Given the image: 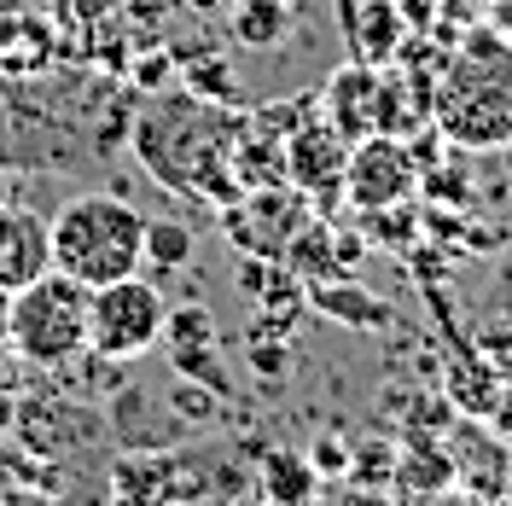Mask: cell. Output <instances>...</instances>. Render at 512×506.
Listing matches in <instances>:
<instances>
[{
    "label": "cell",
    "mask_w": 512,
    "mask_h": 506,
    "mask_svg": "<svg viewBox=\"0 0 512 506\" xmlns=\"http://www.w3.org/2000/svg\"><path fill=\"white\" fill-rule=\"evenodd\" d=\"M280 256H286V268H291L303 285L344 274V268H338V256H332V227H326V222H303V227L286 239V251H280Z\"/></svg>",
    "instance_id": "17"
},
{
    "label": "cell",
    "mask_w": 512,
    "mask_h": 506,
    "mask_svg": "<svg viewBox=\"0 0 512 506\" xmlns=\"http://www.w3.org/2000/svg\"><path fill=\"white\" fill-rule=\"evenodd\" d=\"M47 251L59 274L82 280L88 291L111 285L146 268V216L111 192H82L47 222Z\"/></svg>",
    "instance_id": "3"
},
{
    "label": "cell",
    "mask_w": 512,
    "mask_h": 506,
    "mask_svg": "<svg viewBox=\"0 0 512 506\" xmlns=\"http://www.w3.org/2000/svg\"><path fill=\"white\" fill-rule=\"evenodd\" d=\"M251 117H239L233 105H210L198 94H152V105L134 117V152L158 175L163 187L210 198V204H239L245 187L233 175V140L245 134Z\"/></svg>",
    "instance_id": "1"
},
{
    "label": "cell",
    "mask_w": 512,
    "mask_h": 506,
    "mask_svg": "<svg viewBox=\"0 0 512 506\" xmlns=\"http://www.w3.org/2000/svg\"><path fill=\"white\" fill-rule=\"evenodd\" d=\"M181 88L198 99H210V105H233V64L222 53H204V59L181 64Z\"/></svg>",
    "instance_id": "23"
},
{
    "label": "cell",
    "mask_w": 512,
    "mask_h": 506,
    "mask_svg": "<svg viewBox=\"0 0 512 506\" xmlns=\"http://www.w3.org/2000/svg\"><path fill=\"white\" fill-rule=\"evenodd\" d=\"M309 466L320 472V483H344V472H350V443L338 431H320L315 443H309Z\"/></svg>",
    "instance_id": "27"
},
{
    "label": "cell",
    "mask_w": 512,
    "mask_h": 506,
    "mask_svg": "<svg viewBox=\"0 0 512 506\" xmlns=\"http://www.w3.org/2000/svg\"><path fill=\"white\" fill-rule=\"evenodd\" d=\"M169 367H175L181 379L210 384V390H216V396H227V402L239 396V384H233V373H227L216 338H204V344H169Z\"/></svg>",
    "instance_id": "22"
},
{
    "label": "cell",
    "mask_w": 512,
    "mask_h": 506,
    "mask_svg": "<svg viewBox=\"0 0 512 506\" xmlns=\"http://www.w3.org/2000/svg\"><path fill=\"white\" fill-rule=\"evenodd\" d=\"M204 338H216V315L204 303H175L163 315V344H204Z\"/></svg>",
    "instance_id": "25"
},
{
    "label": "cell",
    "mask_w": 512,
    "mask_h": 506,
    "mask_svg": "<svg viewBox=\"0 0 512 506\" xmlns=\"http://www.w3.org/2000/svg\"><path fill=\"white\" fill-rule=\"evenodd\" d=\"M146 413H152V396L140 384H123L111 396V408H105V437L117 448H175V437L187 425L175 413H163V419H146Z\"/></svg>",
    "instance_id": "12"
},
{
    "label": "cell",
    "mask_w": 512,
    "mask_h": 506,
    "mask_svg": "<svg viewBox=\"0 0 512 506\" xmlns=\"http://www.w3.org/2000/svg\"><path fill=\"white\" fill-rule=\"evenodd\" d=\"M88 285L47 268L6 297V344L30 367H70L88 349Z\"/></svg>",
    "instance_id": "4"
},
{
    "label": "cell",
    "mask_w": 512,
    "mask_h": 506,
    "mask_svg": "<svg viewBox=\"0 0 512 506\" xmlns=\"http://www.w3.org/2000/svg\"><path fill=\"white\" fill-rule=\"evenodd\" d=\"M117 6H123L134 24H158L163 12H169V0H117Z\"/></svg>",
    "instance_id": "31"
},
{
    "label": "cell",
    "mask_w": 512,
    "mask_h": 506,
    "mask_svg": "<svg viewBox=\"0 0 512 506\" xmlns=\"http://www.w3.org/2000/svg\"><path fill=\"white\" fill-rule=\"evenodd\" d=\"M53 268V251H47V222L30 216V210H6L0 204V291L12 297L18 285L41 280Z\"/></svg>",
    "instance_id": "10"
},
{
    "label": "cell",
    "mask_w": 512,
    "mask_h": 506,
    "mask_svg": "<svg viewBox=\"0 0 512 506\" xmlns=\"http://www.w3.org/2000/svg\"><path fill=\"white\" fill-rule=\"evenodd\" d=\"M187 6H198V12H210V6H216V0H187Z\"/></svg>",
    "instance_id": "34"
},
{
    "label": "cell",
    "mask_w": 512,
    "mask_h": 506,
    "mask_svg": "<svg viewBox=\"0 0 512 506\" xmlns=\"http://www.w3.org/2000/svg\"><path fill=\"white\" fill-rule=\"evenodd\" d=\"M175 76H181V70H175V53H169V47H158V41H152V47L140 41V59L128 64V82H134L140 94H158V88H169Z\"/></svg>",
    "instance_id": "26"
},
{
    "label": "cell",
    "mask_w": 512,
    "mask_h": 506,
    "mask_svg": "<svg viewBox=\"0 0 512 506\" xmlns=\"http://www.w3.org/2000/svg\"><path fill=\"white\" fill-rule=\"evenodd\" d=\"M320 489V472L309 466V454H291V448H262V460H256V495L274 506H303L315 501Z\"/></svg>",
    "instance_id": "13"
},
{
    "label": "cell",
    "mask_w": 512,
    "mask_h": 506,
    "mask_svg": "<svg viewBox=\"0 0 512 506\" xmlns=\"http://www.w3.org/2000/svg\"><path fill=\"white\" fill-rule=\"evenodd\" d=\"M361 251H367V233H355V227H332V256H338L344 274L361 262Z\"/></svg>",
    "instance_id": "30"
},
{
    "label": "cell",
    "mask_w": 512,
    "mask_h": 506,
    "mask_svg": "<svg viewBox=\"0 0 512 506\" xmlns=\"http://www.w3.org/2000/svg\"><path fill=\"white\" fill-rule=\"evenodd\" d=\"M396 489H402V495H448V489H454V460H448V448L425 443V431H414L408 460L396 454Z\"/></svg>",
    "instance_id": "15"
},
{
    "label": "cell",
    "mask_w": 512,
    "mask_h": 506,
    "mask_svg": "<svg viewBox=\"0 0 512 506\" xmlns=\"http://www.w3.org/2000/svg\"><path fill=\"white\" fill-rule=\"evenodd\" d=\"M163 303L158 280H140V274H123L111 285H94L88 297V349L99 361H134L152 344H163Z\"/></svg>",
    "instance_id": "5"
},
{
    "label": "cell",
    "mask_w": 512,
    "mask_h": 506,
    "mask_svg": "<svg viewBox=\"0 0 512 506\" xmlns=\"http://www.w3.org/2000/svg\"><path fill=\"white\" fill-rule=\"evenodd\" d=\"M303 303H309L320 320H338V326H350V332H384V326L396 320V309H390L384 297H373L367 285L344 280V274H332V280H309L303 285Z\"/></svg>",
    "instance_id": "11"
},
{
    "label": "cell",
    "mask_w": 512,
    "mask_h": 506,
    "mask_svg": "<svg viewBox=\"0 0 512 506\" xmlns=\"http://www.w3.org/2000/svg\"><path fill=\"white\" fill-rule=\"evenodd\" d=\"M245 361L256 367V379L280 384V379L291 373V344H286V332H251V338H245Z\"/></svg>",
    "instance_id": "24"
},
{
    "label": "cell",
    "mask_w": 512,
    "mask_h": 506,
    "mask_svg": "<svg viewBox=\"0 0 512 506\" xmlns=\"http://www.w3.org/2000/svg\"><path fill=\"white\" fill-rule=\"evenodd\" d=\"M431 117L454 146H507L512 140V41L501 30H472L454 59H448L443 82L431 94Z\"/></svg>",
    "instance_id": "2"
},
{
    "label": "cell",
    "mask_w": 512,
    "mask_h": 506,
    "mask_svg": "<svg viewBox=\"0 0 512 506\" xmlns=\"http://www.w3.org/2000/svg\"><path fill=\"white\" fill-rule=\"evenodd\" d=\"M408 41V24L396 12V0H367L355 6V24H350V53L367 64H396V47Z\"/></svg>",
    "instance_id": "14"
},
{
    "label": "cell",
    "mask_w": 512,
    "mask_h": 506,
    "mask_svg": "<svg viewBox=\"0 0 512 506\" xmlns=\"http://www.w3.org/2000/svg\"><path fill=\"white\" fill-rule=\"evenodd\" d=\"M163 402H169V413H175L187 431H216L222 413H227V396H216L210 384H198V379H181V373L163 390Z\"/></svg>",
    "instance_id": "21"
},
{
    "label": "cell",
    "mask_w": 512,
    "mask_h": 506,
    "mask_svg": "<svg viewBox=\"0 0 512 506\" xmlns=\"http://www.w3.org/2000/svg\"><path fill=\"white\" fill-rule=\"evenodd\" d=\"M12 425H18V396L0 390V437H12Z\"/></svg>",
    "instance_id": "32"
},
{
    "label": "cell",
    "mask_w": 512,
    "mask_h": 506,
    "mask_svg": "<svg viewBox=\"0 0 512 506\" xmlns=\"http://www.w3.org/2000/svg\"><path fill=\"white\" fill-rule=\"evenodd\" d=\"M192 256H198V233H192L187 222H175V216L146 222V262H152V280H163V274H181Z\"/></svg>",
    "instance_id": "19"
},
{
    "label": "cell",
    "mask_w": 512,
    "mask_h": 506,
    "mask_svg": "<svg viewBox=\"0 0 512 506\" xmlns=\"http://www.w3.org/2000/svg\"><path fill=\"white\" fill-rule=\"evenodd\" d=\"M6 192H12V181H6V169H0V204H6Z\"/></svg>",
    "instance_id": "33"
},
{
    "label": "cell",
    "mask_w": 512,
    "mask_h": 506,
    "mask_svg": "<svg viewBox=\"0 0 512 506\" xmlns=\"http://www.w3.org/2000/svg\"><path fill=\"white\" fill-rule=\"evenodd\" d=\"M315 111L338 128V140H350V146L367 140V134H379V64H367V59L338 64V70L326 76V88H320Z\"/></svg>",
    "instance_id": "9"
},
{
    "label": "cell",
    "mask_w": 512,
    "mask_h": 506,
    "mask_svg": "<svg viewBox=\"0 0 512 506\" xmlns=\"http://www.w3.org/2000/svg\"><path fill=\"white\" fill-rule=\"evenodd\" d=\"M501 152H507V175H512V140H507V146H501Z\"/></svg>",
    "instance_id": "35"
},
{
    "label": "cell",
    "mask_w": 512,
    "mask_h": 506,
    "mask_svg": "<svg viewBox=\"0 0 512 506\" xmlns=\"http://www.w3.org/2000/svg\"><path fill=\"white\" fill-rule=\"evenodd\" d=\"M35 460H76V448L105 437V413H88L76 402H53V396H18V425H12Z\"/></svg>",
    "instance_id": "7"
},
{
    "label": "cell",
    "mask_w": 512,
    "mask_h": 506,
    "mask_svg": "<svg viewBox=\"0 0 512 506\" xmlns=\"http://www.w3.org/2000/svg\"><path fill=\"white\" fill-rule=\"evenodd\" d=\"M286 6H297V0H286Z\"/></svg>",
    "instance_id": "36"
},
{
    "label": "cell",
    "mask_w": 512,
    "mask_h": 506,
    "mask_svg": "<svg viewBox=\"0 0 512 506\" xmlns=\"http://www.w3.org/2000/svg\"><path fill=\"white\" fill-rule=\"evenodd\" d=\"M419 187V169L408 158V146L396 134H367L355 140L350 163H344V192L355 210H379V204H408V192Z\"/></svg>",
    "instance_id": "6"
},
{
    "label": "cell",
    "mask_w": 512,
    "mask_h": 506,
    "mask_svg": "<svg viewBox=\"0 0 512 506\" xmlns=\"http://www.w3.org/2000/svg\"><path fill=\"white\" fill-rule=\"evenodd\" d=\"M286 35H291L286 0H239L233 6V41H245L256 53H274V47H286Z\"/></svg>",
    "instance_id": "16"
},
{
    "label": "cell",
    "mask_w": 512,
    "mask_h": 506,
    "mask_svg": "<svg viewBox=\"0 0 512 506\" xmlns=\"http://www.w3.org/2000/svg\"><path fill=\"white\" fill-rule=\"evenodd\" d=\"M111 12H117V0H59V18L64 24H82V30H99Z\"/></svg>",
    "instance_id": "29"
},
{
    "label": "cell",
    "mask_w": 512,
    "mask_h": 506,
    "mask_svg": "<svg viewBox=\"0 0 512 506\" xmlns=\"http://www.w3.org/2000/svg\"><path fill=\"white\" fill-rule=\"evenodd\" d=\"M239 291L256 297L262 309H297L303 303V280L291 274V268H274V256H245L239 262Z\"/></svg>",
    "instance_id": "18"
},
{
    "label": "cell",
    "mask_w": 512,
    "mask_h": 506,
    "mask_svg": "<svg viewBox=\"0 0 512 506\" xmlns=\"http://www.w3.org/2000/svg\"><path fill=\"white\" fill-rule=\"evenodd\" d=\"M419 181H425V204H460V210L472 204V192H466V181L454 169H425Z\"/></svg>",
    "instance_id": "28"
},
{
    "label": "cell",
    "mask_w": 512,
    "mask_h": 506,
    "mask_svg": "<svg viewBox=\"0 0 512 506\" xmlns=\"http://www.w3.org/2000/svg\"><path fill=\"white\" fill-rule=\"evenodd\" d=\"M350 495H390L396 489V448L384 437H367L361 448H350V472H344Z\"/></svg>",
    "instance_id": "20"
},
{
    "label": "cell",
    "mask_w": 512,
    "mask_h": 506,
    "mask_svg": "<svg viewBox=\"0 0 512 506\" xmlns=\"http://www.w3.org/2000/svg\"><path fill=\"white\" fill-rule=\"evenodd\" d=\"M344 163H350V140H338V128L315 111L286 134V181L320 204H332V192L344 187Z\"/></svg>",
    "instance_id": "8"
}]
</instances>
